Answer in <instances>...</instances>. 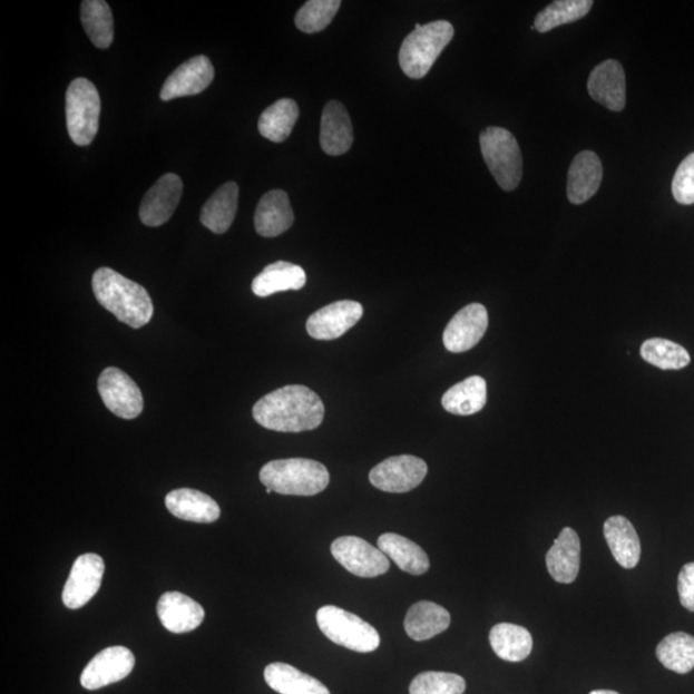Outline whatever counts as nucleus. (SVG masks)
I'll use <instances>...</instances> for the list:
<instances>
[{"instance_id": "f257e3e1", "label": "nucleus", "mask_w": 694, "mask_h": 694, "mask_svg": "<svg viewBox=\"0 0 694 694\" xmlns=\"http://www.w3.org/2000/svg\"><path fill=\"white\" fill-rule=\"evenodd\" d=\"M324 411L322 399L313 390L290 384L258 400L253 416L266 430L303 432L320 428Z\"/></svg>"}, {"instance_id": "f03ea898", "label": "nucleus", "mask_w": 694, "mask_h": 694, "mask_svg": "<svg viewBox=\"0 0 694 694\" xmlns=\"http://www.w3.org/2000/svg\"><path fill=\"white\" fill-rule=\"evenodd\" d=\"M91 286L98 303L129 328L139 330L153 320L154 304L147 290L110 267H100Z\"/></svg>"}, {"instance_id": "7ed1b4c3", "label": "nucleus", "mask_w": 694, "mask_h": 694, "mask_svg": "<svg viewBox=\"0 0 694 694\" xmlns=\"http://www.w3.org/2000/svg\"><path fill=\"white\" fill-rule=\"evenodd\" d=\"M261 481L282 496L313 497L328 489L330 472L313 459H278L262 468Z\"/></svg>"}, {"instance_id": "20e7f679", "label": "nucleus", "mask_w": 694, "mask_h": 694, "mask_svg": "<svg viewBox=\"0 0 694 694\" xmlns=\"http://www.w3.org/2000/svg\"><path fill=\"white\" fill-rule=\"evenodd\" d=\"M453 37V25L448 21H433L423 27L417 23L414 31L409 33L401 45L399 52L401 70L408 78H424Z\"/></svg>"}, {"instance_id": "39448f33", "label": "nucleus", "mask_w": 694, "mask_h": 694, "mask_svg": "<svg viewBox=\"0 0 694 694\" xmlns=\"http://www.w3.org/2000/svg\"><path fill=\"white\" fill-rule=\"evenodd\" d=\"M316 623L321 632L341 647L370 654L380 647V634L363 618L336 606L317 609Z\"/></svg>"}, {"instance_id": "423d86ee", "label": "nucleus", "mask_w": 694, "mask_h": 694, "mask_svg": "<svg viewBox=\"0 0 694 694\" xmlns=\"http://www.w3.org/2000/svg\"><path fill=\"white\" fill-rule=\"evenodd\" d=\"M481 154L504 190H515L522 178V155L511 131L490 127L480 136Z\"/></svg>"}, {"instance_id": "0eeeda50", "label": "nucleus", "mask_w": 694, "mask_h": 694, "mask_svg": "<svg viewBox=\"0 0 694 694\" xmlns=\"http://www.w3.org/2000/svg\"><path fill=\"white\" fill-rule=\"evenodd\" d=\"M100 98L95 84L75 79L66 94V124L75 145L86 147L99 128Z\"/></svg>"}, {"instance_id": "6e6552de", "label": "nucleus", "mask_w": 694, "mask_h": 694, "mask_svg": "<svg viewBox=\"0 0 694 694\" xmlns=\"http://www.w3.org/2000/svg\"><path fill=\"white\" fill-rule=\"evenodd\" d=\"M98 392L108 411L123 420H134L144 412V395L138 384L119 368L108 366L100 373Z\"/></svg>"}, {"instance_id": "1a4fd4ad", "label": "nucleus", "mask_w": 694, "mask_h": 694, "mask_svg": "<svg viewBox=\"0 0 694 694\" xmlns=\"http://www.w3.org/2000/svg\"><path fill=\"white\" fill-rule=\"evenodd\" d=\"M332 556L359 578H378L390 568L388 556L380 548L358 537H341L332 543Z\"/></svg>"}, {"instance_id": "9d476101", "label": "nucleus", "mask_w": 694, "mask_h": 694, "mask_svg": "<svg viewBox=\"0 0 694 694\" xmlns=\"http://www.w3.org/2000/svg\"><path fill=\"white\" fill-rule=\"evenodd\" d=\"M429 467L423 459L413 456H398L384 459L370 473L374 488L387 492H408L422 483Z\"/></svg>"}, {"instance_id": "9b49d317", "label": "nucleus", "mask_w": 694, "mask_h": 694, "mask_svg": "<svg viewBox=\"0 0 694 694\" xmlns=\"http://www.w3.org/2000/svg\"><path fill=\"white\" fill-rule=\"evenodd\" d=\"M136 657L123 646L108 647L100 651L84 668L80 683L82 688L96 691L117 682H121L133 672Z\"/></svg>"}, {"instance_id": "f8f14e48", "label": "nucleus", "mask_w": 694, "mask_h": 694, "mask_svg": "<svg viewBox=\"0 0 694 694\" xmlns=\"http://www.w3.org/2000/svg\"><path fill=\"white\" fill-rule=\"evenodd\" d=\"M105 574L104 558L96 554H86L78 557L72 565L69 579L62 592L63 605L70 609H78L94 598L102 583Z\"/></svg>"}, {"instance_id": "ddd939ff", "label": "nucleus", "mask_w": 694, "mask_h": 694, "mask_svg": "<svg viewBox=\"0 0 694 694\" xmlns=\"http://www.w3.org/2000/svg\"><path fill=\"white\" fill-rule=\"evenodd\" d=\"M362 316L363 306L356 301H336L309 316L306 331L315 340H336L353 329Z\"/></svg>"}, {"instance_id": "4468645a", "label": "nucleus", "mask_w": 694, "mask_h": 694, "mask_svg": "<svg viewBox=\"0 0 694 694\" xmlns=\"http://www.w3.org/2000/svg\"><path fill=\"white\" fill-rule=\"evenodd\" d=\"M488 325L487 307L481 304L467 305L449 322L442 341L450 353H465L479 344Z\"/></svg>"}, {"instance_id": "2eb2a0df", "label": "nucleus", "mask_w": 694, "mask_h": 694, "mask_svg": "<svg viewBox=\"0 0 694 694\" xmlns=\"http://www.w3.org/2000/svg\"><path fill=\"white\" fill-rule=\"evenodd\" d=\"M183 182L177 174H165L150 188L139 208L141 223L147 227H160L170 221L180 203Z\"/></svg>"}, {"instance_id": "dca6fc26", "label": "nucleus", "mask_w": 694, "mask_h": 694, "mask_svg": "<svg viewBox=\"0 0 694 694\" xmlns=\"http://www.w3.org/2000/svg\"><path fill=\"white\" fill-rule=\"evenodd\" d=\"M214 75V66L206 56L190 58L166 79L160 98L167 102L175 98L203 94L213 82Z\"/></svg>"}, {"instance_id": "f3484780", "label": "nucleus", "mask_w": 694, "mask_h": 694, "mask_svg": "<svg viewBox=\"0 0 694 694\" xmlns=\"http://www.w3.org/2000/svg\"><path fill=\"white\" fill-rule=\"evenodd\" d=\"M157 615L165 629L174 634L194 632L205 618L203 606L179 592L164 593L158 599Z\"/></svg>"}, {"instance_id": "a211bd4d", "label": "nucleus", "mask_w": 694, "mask_h": 694, "mask_svg": "<svg viewBox=\"0 0 694 694\" xmlns=\"http://www.w3.org/2000/svg\"><path fill=\"white\" fill-rule=\"evenodd\" d=\"M588 91L596 102L614 113L624 110L626 104V80L620 62L607 60L592 71Z\"/></svg>"}, {"instance_id": "6ab92c4d", "label": "nucleus", "mask_w": 694, "mask_h": 694, "mask_svg": "<svg viewBox=\"0 0 694 694\" xmlns=\"http://www.w3.org/2000/svg\"><path fill=\"white\" fill-rule=\"evenodd\" d=\"M604 167L592 150H583L574 158L567 175V197L574 205L587 203L599 189Z\"/></svg>"}, {"instance_id": "aec40b11", "label": "nucleus", "mask_w": 694, "mask_h": 694, "mask_svg": "<svg viewBox=\"0 0 694 694\" xmlns=\"http://www.w3.org/2000/svg\"><path fill=\"white\" fill-rule=\"evenodd\" d=\"M294 222V211H292L289 195L284 190L267 192L256 207L255 228L262 237H278L282 233L287 232Z\"/></svg>"}, {"instance_id": "412c9836", "label": "nucleus", "mask_w": 694, "mask_h": 694, "mask_svg": "<svg viewBox=\"0 0 694 694\" xmlns=\"http://www.w3.org/2000/svg\"><path fill=\"white\" fill-rule=\"evenodd\" d=\"M354 130L344 105L331 100L325 105L321 121V146L325 154L340 156L353 146Z\"/></svg>"}, {"instance_id": "4be33fe9", "label": "nucleus", "mask_w": 694, "mask_h": 694, "mask_svg": "<svg viewBox=\"0 0 694 694\" xmlns=\"http://www.w3.org/2000/svg\"><path fill=\"white\" fill-rule=\"evenodd\" d=\"M581 546L579 535L565 528L547 554L548 571L557 583L571 584L580 571Z\"/></svg>"}, {"instance_id": "5701e85b", "label": "nucleus", "mask_w": 694, "mask_h": 694, "mask_svg": "<svg viewBox=\"0 0 694 694\" xmlns=\"http://www.w3.org/2000/svg\"><path fill=\"white\" fill-rule=\"evenodd\" d=\"M169 512L184 521L212 524L221 517V507L204 492L194 489H177L165 498Z\"/></svg>"}, {"instance_id": "b1692460", "label": "nucleus", "mask_w": 694, "mask_h": 694, "mask_svg": "<svg viewBox=\"0 0 694 694\" xmlns=\"http://www.w3.org/2000/svg\"><path fill=\"white\" fill-rule=\"evenodd\" d=\"M605 538L616 563L624 568H634L641 559V540L628 518L609 517L605 522Z\"/></svg>"}, {"instance_id": "393cba45", "label": "nucleus", "mask_w": 694, "mask_h": 694, "mask_svg": "<svg viewBox=\"0 0 694 694\" xmlns=\"http://www.w3.org/2000/svg\"><path fill=\"white\" fill-rule=\"evenodd\" d=\"M450 625V614L433 602L421 600L409 608L404 628L413 641H428L446 632Z\"/></svg>"}, {"instance_id": "a878e982", "label": "nucleus", "mask_w": 694, "mask_h": 694, "mask_svg": "<svg viewBox=\"0 0 694 694\" xmlns=\"http://www.w3.org/2000/svg\"><path fill=\"white\" fill-rule=\"evenodd\" d=\"M240 188L236 183H225L207 199L199 219L213 233L223 234L231 228L238 208Z\"/></svg>"}, {"instance_id": "bb28decb", "label": "nucleus", "mask_w": 694, "mask_h": 694, "mask_svg": "<svg viewBox=\"0 0 694 694\" xmlns=\"http://www.w3.org/2000/svg\"><path fill=\"white\" fill-rule=\"evenodd\" d=\"M306 273L303 267L289 262L267 265L253 281V292L258 297H267L278 292L299 291L305 286Z\"/></svg>"}, {"instance_id": "cd10ccee", "label": "nucleus", "mask_w": 694, "mask_h": 694, "mask_svg": "<svg viewBox=\"0 0 694 694\" xmlns=\"http://www.w3.org/2000/svg\"><path fill=\"white\" fill-rule=\"evenodd\" d=\"M264 678L273 691L281 694H331L322 682L289 664L267 665Z\"/></svg>"}, {"instance_id": "c85d7f7f", "label": "nucleus", "mask_w": 694, "mask_h": 694, "mask_svg": "<svg viewBox=\"0 0 694 694\" xmlns=\"http://www.w3.org/2000/svg\"><path fill=\"white\" fill-rule=\"evenodd\" d=\"M488 400V387L480 375H472L450 388L441 399L446 411L456 416H472L482 411Z\"/></svg>"}, {"instance_id": "c756f323", "label": "nucleus", "mask_w": 694, "mask_h": 694, "mask_svg": "<svg viewBox=\"0 0 694 694\" xmlns=\"http://www.w3.org/2000/svg\"><path fill=\"white\" fill-rule=\"evenodd\" d=\"M379 548L394 561L400 570L411 575H423L430 570V559L414 541L394 532L379 538Z\"/></svg>"}, {"instance_id": "7c9ffc66", "label": "nucleus", "mask_w": 694, "mask_h": 694, "mask_svg": "<svg viewBox=\"0 0 694 694\" xmlns=\"http://www.w3.org/2000/svg\"><path fill=\"white\" fill-rule=\"evenodd\" d=\"M490 645L496 655L509 663H520L532 651V637L528 629L514 624H498L490 632Z\"/></svg>"}, {"instance_id": "2f4dec72", "label": "nucleus", "mask_w": 694, "mask_h": 694, "mask_svg": "<svg viewBox=\"0 0 694 694\" xmlns=\"http://www.w3.org/2000/svg\"><path fill=\"white\" fill-rule=\"evenodd\" d=\"M299 115V106L294 99H280L262 114L258 119V131L274 144H282L291 136Z\"/></svg>"}, {"instance_id": "473e14b6", "label": "nucleus", "mask_w": 694, "mask_h": 694, "mask_svg": "<svg viewBox=\"0 0 694 694\" xmlns=\"http://www.w3.org/2000/svg\"><path fill=\"white\" fill-rule=\"evenodd\" d=\"M87 36L99 49H107L114 41V17L110 6L104 0H84L80 11Z\"/></svg>"}, {"instance_id": "72a5a7b5", "label": "nucleus", "mask_w": 694, "mask_h": 694, "mask_svg": "<svg viewBox=\"0 0 694 694\" xmlns=\"http://www.w3.org/2000/svg\"><path fill=\"white\" fill-rule=\"evenodd\" d=\"M656 655L668 671L688 674L694 667V637L685 633L667 635L657 646Z\"/></svg>"}, {"instance_id": "f704fd0d", "label": "nucleus", "mask_w": 694, "mask_h": 694, "mask_svg": "<svg viewBox=\"0 0 694 694\" xmlns=\"http://www.w3.org/2000/svg\"><path fill=\"white\" fill-rule=\"evenodd\" d=\"M592 7V0H556L537 16L532 29L548 32L563 25L579 21L589 13Z\"/></svg>"}, {"instance_id": "c9c22d12", "label": "nucleus", "mask_w": 694, "mask_h": 694, "mask_svg": "<svg viewBox=\"0 0 694 694\" xmlns=\"http://www.w3.org/2000/svg\"><path fill=\"white\" fill-rule=\"evenodd\" d=\"M641 355L652 365L659 370H683L691 363L687 350L671 340L651 339L641 348Z\"/></svg>"}, {"instance_id": "e433bc0d", "label": "nucleus", "mask_w": 694, "mask_h": 694, "mask_svg": "<svg viewBox=\"0 0 694 694\" xmlns=\"http://www.w3.org/2000/svg\"><path fill=\"white\" fill-rule=\"evenodd\" d=\"M340 0H311L300 8L295 23L306 33L320 32L329 27L340 10Z\"/></svg>"}, {"instance_id": "4c0bfd02", "label": "nucleus", "mask_w": 694, "mask_h": 694, "mask_svg": "<svg viewBox=\"0 0 694 694\" xmlns=\"http://www.w3.org/2000/svg\"><path fill=\"white\" fill-rule=\"evenodd\" d=\"M466 682L462 676L451 673L426 672L417 675L409 694H463Z\"/></svg>"}, {"instance_id": "58836bf2", "label": "nucleus", "mask_w": 694, "mask_h": 694, "mask_svg": "<svg viewBox=\"0 0 694 694\" xmlns=\"http://www.w3.org/2000/svg\"><path fill=\"white\" fill-rule=\"evenodd\" d=\"M673 196L682 205L694 204V153L685 157L672 184Z\"/></svg>"}, {"instance_id": "ea45409f", "label": "nucleus", "mask_w": 694, "mask_h": 694, "mask_svg": "<svg viewBox=\"0 0 694 694\" xmlns=\"http://www.w3.org/2000/svg\"><path fill=\"white\" fill-rule=\"evenodd\" d=\"M678 592L682 606L694 613V563L682 568L678 578Z\"/></svg>"}, {"instance_id": "a19ab883", "label": "nucleus", "mask_w": 694, "mask_h": 694, "mask_svg": "<svg viewBox=\"0 0 694 694\" xmlns=\"http://www.w3.org/2000/svg\"><path fill=\"white\" fill-rule=\"evenodd\" d=\"M590 694H618V693L614 691L599 690V691H593Z\"/></svg>"}]
</instances>
